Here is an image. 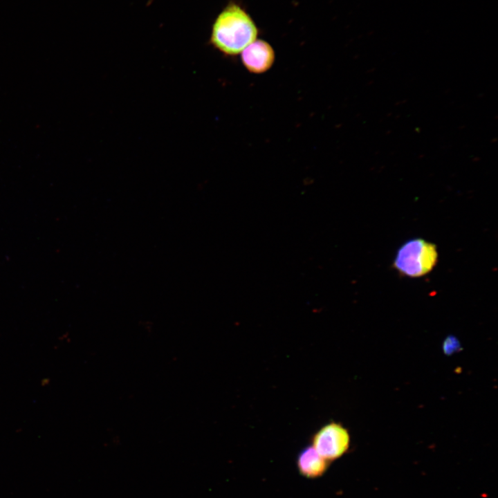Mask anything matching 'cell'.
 <instances>
[{
	"label": "cell",
	"mask_w": 498,
	"mask_h": 498,
	"mask_svg": "<svg viewBox=\"0 0 498 498\" xmlns=\"http://www.w3.org/2000/svg\"><path fill=\"white\" fill-rule=\"evenodd\" d=\"M259 33L255 21L243 7L230 1L212 24L210 44L222 55L234 57L256 40Z\"/></svg>",
	"instance_id": "cell-1"
},
{
	"label": "cell",
	"mask_w": 498,
	"mask_h": 498,
	"mask_svg": "<svg viewBox=\"0 0 498 498\" xmlns=\"http://www.w3.org/2000/svg\"><path fill=\"white\" fill-rule=\"evenodd\" d=\"M436 246L422 238L405 241L397 250L394 268L404 277L417 278L430 273L438 261Z\"/></svg>",
	"instance_id": "cell-2"
},
{
	"label": "cell",
	"mask_w": 498,
	"mask_h": 498,
	"mask_svg": "<svg viewBox=\"0 0 498 498\" xmlns=\"http://www.w3.org/2000/svg\"><path fill=\"white\" fill-rule=\"evenodd\" d=\"M312 446L329 462L340 458L349 450L350 435L346 427L331 421L322 426L311 438Z\"/></svg>",
	"instance_id": "cell-3"
},
{
	"label": "cell",
	"mask_w": 498,
	"mask_h": 498,
	"mask_svg": "<svg viewBox=\"0 0 498 498\" xmlns=\"http://www.w3.org/2000/svg\"><path fill=\"white\" fill-rule=\"evenodd\" d=\"M241 60L246 70L254 74L267 72L275 60L273 46L266 41L257 39L240 53Z\"/></svg>",
	"instance_id": "cell-4"
},
{
	"label": "cell",
	"mask_w": 498,
	"mask_h": 498,
	"mask_svg": "<svg viewBox=\"0 0 498 498\" xmlns=\"http://www.w3.org/2000/svg\"><path fill=\"white\" fill-rule=\"evenodd\" d=\"M329 463L312 445L304 448L299 452L296 460L299 473L307 479L322 477L327 470Z\"/></svg>",
	"instance_id": "cell-5"
},
{
	"label": "cell",
	"mask_w": 498,
	"mask_h": 498,
	"mask_svg": "<svg viewBox=\"0 0 498 498\" xmlns=\"http://www.w3.org/2000/svg\"><path fill=\"white\" fill-rule=\"evenodd\" d=\"M50 382V379L48 378H44L41 380L40 384L42 387H46L48 385Z\"/></svg>",
	"instance_id": "cell-6"
}]
</instances>
